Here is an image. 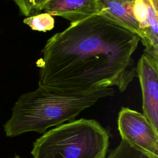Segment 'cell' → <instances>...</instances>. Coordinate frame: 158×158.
Masks as SVG:
<instances>
[{
  "label": "cell",
  "mask_w": 158,
  "mask_h": 158,
  "mask_svg": "<svg viewBox=\"0 0 158 158\" xmlns=\"http://www.w3.org/2000/svg\"><path fill=\"white\" fill-rule=\"evenodd\" d=\"M139 41L102 15L72 23L42 49L38 86L80 91L116 86L123 92L136 76L133 56Z\"/></svg>",
  "instance_id": "1"
},
{
  "label": "cell",
  "mask_w": 158,
  "mask_h": 158,
  "mask_svg": "<svg viewBox=\"0 0 158 158\" xmlns=\"http://www.w3.org/2000/svg\"><path fill=\"white\" fill-rule=\"evenodd\" d=\"M158 0H134V14L139 23L144 52L158 59Z\"/></svg>",
  "instance_id": "6"
},
{
  "label": "cell",
  "mask_w": 158,
  "mask_h": 158,
  "mask_svg": "<svg viewBox=\"0 0 158 158\" xmlns=\"http://www.w3.org/2000/svg\"><path fill=\"white\" fill-rule=\"evenodd\" d=\"M23 23L31 29L39 31H46L54 27V19L52 15L44 12L27 17L23 20Z\"/></svg>",
  "instance_id": "9"
},
{
  "label": "cell",
  "mask_w": 158,
  "mask_h": 158,
  "mask_svg": "<svg viewBox=\"0 0 158 158\" xmlns=\"http://www.w3.org/2000/svg\"><path fill=\"white\" fill-rule=\"evenodd\" d=\"M117 125L122 140L149 158H158V132L143 114L128 107H122Z\"/></svg>",
  "instance_id": "4"
},
{
  "label": "cell",
  "mask_w": 158,
  "mask_h": 158,
  "mask_svg": "<svg viewBox=\"0 0 158 158\" xmlns=\"http://www.w3.org/2000/svg\"><path fill=\"white\" fill-rule=\"evenodd\" d=\"M139 80L143 115L158 132V59L144 53L136 67Z\"/></svg>",
  "instance_id": "5"
},
{
  "label": "cell",
  "mask_w": 158,
  "mask_h": 158,
  "mask_svg": "<svg viewBox=\"0 0 158 158\" xmlns=\"http://www.w3.org/2000/svg\"><path fill=\"white\" fill-rule=\"evenodd\" d=\"M99 15L140 36L139 23L134 14V0H99Z\"/></svg>",
  "instance_id": "8"
},
{
  "label": "cell",
  "mask_w": 158,
  "mask_h": 158,
  "mask_svg": "<svg viewBox=\"0 0 158 158\" xmlns=\"http://www.w3.org/2000/svg\"><path fill=\"white\" fill-rule=\"evenodd\" d=\"M13 158H21V157H20L19 156H15L14 157H13Z\"/></svg>",
  "instance_id": "11"
},
{
  "label": "cell",
  "mask_w": 158,
  "mask_h": 158,
  "mask_svg": "<svg viewBox=\"0 0 158 158\" xmlns=\"http://www.w3.org/2000/svg\"><path fill=\"white\" fill-rule=\"evenodd\" d=\"M109 135L94 119L80 118L44 133L33 144L34 158H106Z\"/></svg>",
  "instance_id": "3"
},
{
  "label": "cell",
  "mask_w": 158,
  "mask_h": 158,
  "mask_svg": "<svg viewBox=\"0 0 158 158\" xmlns=\"http://www.w3.org/2000/svg\"><path fill=\"white\" fill-rule=\"evenodd\" d=\"M19 7L21 14L30 17L39 14L43 10L49 0H13Z\"/></svg>",
  "instance_id": "10"
},
{
  "label": "cell",
  "mask_w": 158,
  "mask_h": 158,
  "mask_svg": "<svg viewBox=\"0 0 158 158\" xmlns=\"http://www.w3.org/2000/svg\"><path fill=\"white\" fill-rule=\"evenodd\" d=\"M45 12L60 16L70 23L99 15V0H49L44 7Z\"/></svg>",
  "instance_id": "7"
},
{
  "label": "cell",
  "mask_w": 158,
  "mask_h": 158,
  "mask_svg": "<svg viewBox=\"0 0 158 158\" xmlns=\"http://www.w3.org/2000/svg\"><path fill=\"white\" fill-rule=\"evenodd\" d=\"M114 93L112 87L64 91L38 86L19 98L4 125V131L9 137L28 131L44 133L49 127L73 120L81 111Z\"/></svg>",
  "instance_id": "2"
}]
</instances>
